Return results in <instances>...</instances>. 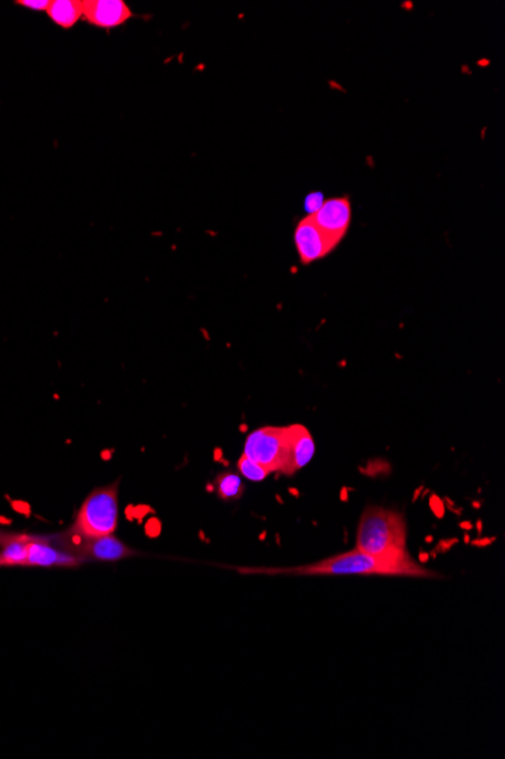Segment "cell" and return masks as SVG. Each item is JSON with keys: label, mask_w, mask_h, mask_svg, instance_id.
Segmentation results:
<instances>
[{"label": "cell", "mask_w": 505, "mask_h": 759, "mask_svg": "<svg viewBox=\"0 0 505 759\" xmlns=\"http://www.w3.org/2000/svg\"><path fill=\"white\" fill-rule=\"evenodd\" d=\"M273 572L299 575V576L365 575V576L439 577L437 573L424 567L413 557L402 558V559L378 558L360 552L358 549L325 558L323 561L307 564L303 567L282 568Z\"/></svg>", "instance_id": "6da1fadb"}, {"label": "cell", "mask_w": 505, "mask_h": 759, "mask_svg": "<svg viewBox=\"0 0 505 759\" xmlns=\"http://www.w3.org/2000/svg\"><path fill=\"white\" fill-rule=\"evenodd\" d=\"M356 549L373 557H412L408 550V523L401 513L371 505L360 517Z\"/></svg>", "instance_id": "7a4b0ae2"}, {"label": "cell", "mask_w": 505, "mask_h": 759, "mask_svg": "<svg viewBox=\"0 0 505 759\" xmlns=\"http://www.w3.org/2000/svg\"><path fill=\"white\" fill-rule=\"evenodd\" d=\"M118 523L117 483L98 489L85 499L79 509L72 533L79 537L100 538L113 535Z\"/></svg>", "instance_id": "3957f363"}, {"label": "cell", "mask_w": 505, "mask_h": 759, "mask_svg": "<svg viewBox=\"0 0 505 759\" xmlns=\"http://www.w3.org/2000/svg\"><path fill=\"white\" fill-rule=\"evenodd\" d=\"M244 455L271 473H280L285 463V428L266 426L251 432L244 444Z\"/></svg>", "instance_id": "277c9868"}, {"label": "cell", "mask_w": 505, "mask_h": 759, "mask_svg": "<svg viewBox=\"0 0 505 759\" xmlns=\"http://www.w3.org/2000/svg\"><path fill=\"white\" fill-rule=\"evenodd\" d=\"M315 225L324 232L330 242L338 246L349 232L353 212L349 198H332L324 200L318 211L312 216Z\"/></svg>", "instance_id": "5b68a950"}, {"label": "cell", "mask_w": 505, "mask_h": 759, "mask_svg": "<svg viewBox=\"0 0 505 759\" xmlns=\"http://www.w3.org/2000/svg\"><path fill=\"white\" fill-rule=\"evenodd\" d=\"M316 450L314 437L303 424L285 426V463L282 474H295L312 461Z\"/></svg>", "instance_id": "8992f818"}, {"label": "cell", "mask_w": 505, "mask_h": 759, "mask_svg": "<svg viewBox=\"0 0 505 759\" xmlns=\"http://www.w3.org/2000/svg\"><path fill=\"white\" fill-rule=\"evenodd\" d=\"M133 17L132 8L124 0H84L82 21L97 30H115Z\"/></svg>", "instance_id": "52a82bcc"}, {"label": "cell", "mask_w": 505, "mask_h": 759, "mask_svg": "<svg viewBox=\"0 0 505 759\" xmlns=\"http://www.w3.org/2000/svg\"><path fill=\"white\" fill-rule=\"evenodd\" d=\"M295 246L303 264L318 261L333 251L334 244L330 242L324 232L321 231L310 216L299 220L295 227Z\"/></svg>", "instance_id": "ba28073f"}, {"label": "cell", "mask_w": 505, "mask_h": 759, "mask_svg": "<svg viewBox=\"0 0 505 759\" xmlns=\"http://www.w3.org/2000/svg\"><path fill=\"white\" fill-rule=\"evenodd\" d=\"M70 549L76 553H82L85 557L100 559V561H117L132 555V550L126 548L123 542L114 535L87 540L73 533V537L70 538Z\"/></svg>", "instance_id": "9c48e42d"}, {"label": "cell", "mask_w": 505, "mask_h": 759, "mask_svg": "<svg viewBox=\"0 0 505 759\" xmlns=\"http://www.w3.org/2000/svg\"><path fill=\"white\" fill-rule=\"evenodd\" d=\"M47 15L59 28L72 30L84 17V0H52Z\"/></svg>", "instance_id": "30bf717a"}, {"label": "cell", "mask_w": 505, "mask_h": 759, "mask_svg": "<svg viewBox=\"0 0 505 759\" xmlns=\"http://www.w3.org/2000/svg\"><path fill=\"white\" fill-rule=\"evenodd\" d=\"M72 566L74 558L67 557L50 548L49 544L38 540H28V564L26 566Z\"/></svg>", "instance_id": "8fae6325"}, {"label": "cell", "mask_w": 505, "mask_h": 759, "mask_svg": "<svg viewBox=\"0 0 505 759\" xmlns=\"http://www.w3.org/2000/svg\"><path fill=\"white\" fill-rule=\"evenodd\" d=\"M214 489L221 500H238L244 494V483L240 474L233 472H224L216 476Z\"/></svg>", "instance_id": "7c38bea8"}, {"label": "cell", "mask_w": 505, "mask_h": 759, "mask_svg": "<svg viewBox=\"0 0 505 759\" xmlns=\"http://www.w3.org/2000/svg\"><path fill=\"white\" fill-rule=\"evenodd\" d=\"M28 540L29 538H11L5 542L0 553V566H26L28 564Z\"/></svg>", "instance_id": "4fadbf2b"}, {"label": "cell", "mask_w": 505, "mask_h": 759, "mask_svg": "<svg viewBox=\"0 0 505 759\" xmlns=\"http://www.w3.org/2000/svg\"><path fill=\"white\" fill-rule=\"evenodd\" d=\"M238 470L244 478L248 479V481H256V482L264 481L271 474L270 470L265 469L264 465H260L244 454L238 459Z\"/></svg>", "instance_id": "5bb4252c"}, {"label": "cell", "mask_w": 505, "mask_h": 759, "mask_svg": "<svg viewBox=\"0 0 505 759\" xmlns=\"http://www.w3.org/2000/svg\"><path fill=\"white\" fill-rule=\"evenodd\" d=\"M52 0H17L15 5L25 6L28 10L47 11Z\"/></svg>", "instance_id": "9a60e30c"}, {"label": "cell", "mask_w": 505, "mask_h": 759, "mask_svg": "<svg viewBox=\"0 0 505 759\" xmlns=\"http://www.w3.org/2000/svg\"><path fill=\"white\" fill-rule=\"evenodd\" d=\"M323 203H324V200H323V194H312V196H309L307 200H306V208H307V211L310 212L309 216H312L314 212L318 211Z\"/></svg>", "instance_id": "2e32d148"}, {"label": "cell", "mask_w": 505, "mask_h": 759, "mask_svg": "<svg viewBox=\"0 0 505 759\" xmlns=\"http://www.w3.org/2000/svg\"><path fill=\"white\" fill-rule=\"evenodd\" d=\"M13 508L19 511L20 514H25V516L29 514V505L25 502H13Z\"/></svg>", "instance_id": "e0dca14e"}]
</instances>
